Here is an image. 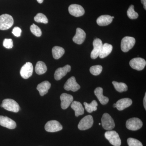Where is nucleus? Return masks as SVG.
I'll use <instances>...</instances> for the list:
<instances>
[{"label": "nucleus", "mask_w": 146, "mask_h": 146, "mask_svg": "<svg viewBox=\"0 0 146 146\" xmlns=\"http://www.w3.org/2000/svg\"><path fill=\"white\" fill-rule=\"evenodd\" d=\"M33 66L30 62H27L22 67L20 74L23 78L28 79L33 74Z\"/></svg>", "instance_id": "12"}, {"label": "nucleus", "mask_w": 146, "mask_h": 146, "mask_svg": "<svg viewBox=\"0 0 146 146\" xmlns=\"http://www.w3.org/2000/svg\"><path fill=\"white\" fill-rule=\"evenodd\" d=\"M146 65V60L144 58L140 57L133 58L129 62V65L131 67L138 71H141L143 70Z\"/></svg>", "instance_id": "8"}, {"label": "nucleus", "mask_w": 146, "mask_h": 146, "mask_svg": "<svg viewBox=\"0 0 146 146\" xmlns=\"http://www.w3.org/2000/svg\"><path fill=\"white\" fill-rule=\"evenodd\" d=\"M14 21L13 17L7 14L0 16V30H6L13 26Z\"/></svg>", "instance_id": "2"}, {"label": "nucleus", "mask_w": 146, "mask_h": 146, "mask_svg": "<svg viewBox=\"0 0 146 146\" xmlns=\"http://www.w3.org/2000/svg\"><path fill=\"white\" fill-rule=\"evenodd\" d=\"M34 20L36 23L44 24H47L48 23V19L46 16L42 13H37L34 17Z\"/></svg>", "instance_id": "28"}, {"label": "nucleus", "mask_w": 146, "mask_h": 146, "mask_svg": "<svg viewBox=\"0 0 146 146\" xmlns=\"http://www.w3.org/2000/svg\"><path fill=\"white\" fill-rule=\"evenodd\" d=\"M143 125V122L138 118H132L129 119L126 123V126L128 129L136 131L140 129Z\"/></svg>", "instance_id": "6"}, {"label": "nucleus", "mask_w": 146, "mask_h": 146, "mask_svg": "<svg viewBox=\"0 0 146 146\" xmlns=\"http://www.w3.org/2000/svg\"><path fill=\"white\" fill-rule=\"evenodd\" d=\"M141 3L143 5L144 8L146 10V0H141Z\"/></svg>", "instance_id": "35"}, {"label": "nucleus", "mask_w": 146, "mask_h": 146, "mask_svg": "<svg viewBox=\"0 0 146 146\" xmlns=\"http://www.w3.org/2000/svg\"><path fill=\"white\" fill-rule=\"evenodd\" d=\"M128 17L131 19H137L138 17V14L134 11V6L131 5L127 11Z\"/></svg>", "instance_id": "29"}, {"label": "nucleus", "mask_w": 146, "mask_h": 146, "mask_svg": "<svg viewBox=\"0 0 146 146\" xmlns=\"http://www.w3.org/2000/svg\"><path fill=\"white\" fill-rule=\"evenodd\" d=\"M105 137L110 143L114 146H120L121 140L118 133L115 131L110 130L105 133Z\"/></svg>", "instance_id": "3"}, {"label": "nucleus", "mask_w": 146, "mask_h": 146, "mask_svg": "<svg viewBox=\"0 0 146 146\" xmlns=\"http://www.w3.org/2000/svg\"><path fill=\"white\" fill-rule=\"evenodd\" d=\"M69 13L72 16L78 17L83 16L85 11L82 6L77 4H72L68 8Z\"/></svg>", "instance_id": "13"}, {"label": "nucleus", "mask_w": 146, "mask_h": 146, "mask_svg": "<svg viewBox=\"0 0 146 146\" xmlns=\"http://www.w3.org/2000/svg\"><path fill=\"white\" fill-rule=\"evenodd\" d=\"M45 130L50 132H57L62 130L63 126L59 122L56 120L49 121L45 126Z\"/></svg>", "instance_id": "9"}, {"label": "nucleus", "mask_w": 146, "mask_h": 146, "mask_svg": "<svg viewBox=\"0 0 146 146\" xmlns=\"http://www.w3.org/2000/svg\"><path fill=\"white\" fill-rule=\"evenodd\" d=\"M113 107H114V108H116V104H113Z\"/></svg>", "instance_id": "38"}, {"label": "nucleus", "mask_w": 146, "mask_h": 146, "mask_svg": "<svg viewBox=\"0 0 146 146\" xmlns=\"http://www.w3.org/2000/svg\"><path fill=\"white\" fill-rule=\"evenodd\" d=\"M103 91V89L102 87H98L94 91V94L102 104L106 105L109 102V99L104 96Z\"/></svg>", "instance_id": "19"}, {"label": "nucleus", "mask_w": 146, "mask_h": 146, "mask_svg": "<svg viewBox=\"0 0 146 146\" xmlns=\"http://www.w3.org/2000/svg\"><path fill=\"white\" fill-rule=\"evenodd\" d=\"M22 30L20 28L18 27H15L12 30V33L13 35L17 37L21 36Z\"/></svg>", "instance_id": "34"}, {"label": "nucleus", "mask_w": 146, "mask_h": 146, "mask_svg": "<svg viewBox=\"0 0 146 146\" xmlns=\"http://www.w3.org/2000/svg\"><path fill=\"white\" fill-rule=\"evenodd\" d=\"M112 48L113 47L112 45L109 44L105 43L104 44H103L99 56L100 58H104L109 55L112 51Z\"/></svg>", "instance_id": "23"}, {"label": "nucleus", "mask_w": 146, "mask_h": 146, "mask_svg": "<svg viewBox=\"0 0 146 146\" xmlns=\"http://www.w3.org/2000/svg\"><path fill=\"white\" fill-rule=\"evenodd\" d=\"M30 30L32 33L35 36L39 37L42 35V32L41 29L35 24H33L30 27Z\"/></svg>", "instance_id": "31"}, {"label": "nucleus", "mask_w": 146, "mask_h": 146, "mask_svg": "<svg viewBox=\"0 0 146 146\" xmlns=\"http://www.w3.org/2000/svg\"><path fill=\"white\" fill-rule=\"evenodd\" d=\"M60 100H61V108L65 110L68 108L70 105L72 103L74 98L72 95L64 93L61 94L60 96Z\"/></svg>", "instance_id": "15"}, {"label": "nucleus", "mask_w": 146, "mask_h": 146, "mask_svg": "<svg viewBox=\"0 0 146 146\" xmlns=\"http://www.w3.org/2000/svg\"><path fill=\"white\" fill-rule=\"evenodd\" d=\"M146 93L145 94V97L144 98L143 100V104L144 108H145V109L146 110Z\"/></svg>", "instance_id": "36"}, {"label": "nucleus", "mask_w": 146, "mask_h": 146, "mask_svg": "<svg viewBox=\"0 0 146 146\" xmlns=\"http://www.w3.org/2000/svg\"><path fill=\"white\" fill-rule=\"evenodd\" d=\"M65 50L60 46L54 47L52 49L53 57L55 59H58L63 56L65 53Z\"/></svg>", "instance_id": "24"}, {"label": "nucleus", "mask_w": 146, "mask_h": 146, "mask_svg": "<svg viewBox=\"0 0 146 146\" xmlns=\"http://www.w3.org/2000/svg\"><path fill=\"white\" fill-rule=\"evenodd\" d=\"M1 107L4 109L14 112H18L20 110V106L17 102L11 99H6L3 101L1 105Z\"/></svg>", "instance_id": "1"}, {"label": "nucleus", "mask_w": 146, "mask_h": 146, "mask_svg": "<svg viewBox=\"0 0 146 146\" xmlns=\"http://www.w3.org/2000/svg\"><path fill=\"white\" fill-rule=\"evenodd\" d=\"M136 43L135 38L131 36H126L123 38L121 42V49L126 52L133 48Z\"/></svg>", "instance_id": "4"}, {"label": "nucleus", "mask_w": 146, "mask_h": 146, "mask_svg": "<svg viewBox=\"0 0 146 146\" xmlns=\"http://www.w3.org/2000/svg\"><path fill=\"white\" fill-rule=\"evenodd\" d=\"M112 84L114 85L115 89L120 93L125 92L127 91L128 87L125 83L123 82H117L113 81Z\"/></svg>", "instance_id": "26"}, {"label": "nucleus", "mask_w": 146, "mask_h": 146, "mask_svg": "<svg viewBox=\"0 0 146 146\" xmlns=\"http://www.w3.org/2000/svg\"><path fill=\"white\" fill-rule=\"evenodd\" d=\"M101 121L102 126L106 130H111L115 127V123L114 120L108 113L104 114Z\"/></svg>", "instance_id": "5"}, {"label": "nucleus", "mask_w": 146, "mask_h": 146, "mask_svg": "<svg viewBox=\"0 0 146 146\" xmlns=\"http://www.w3.org/2000/svg\"><path fill=\"white\" fill-rule=\"evenodd\" d=\"M3 45L6 48H11L13 46V40L11 39H5L4 40Z\"/></svg>", "instance_id": "33"}, {"label": "nucleus", "mask_w": 146, "mask_h": 146, "mask_svg": "<svg viewBox=\"0 0 146 146\" xmlns=\"http://www.w3.org/2000/svg\"><path fill=\"white\" fill-rule=\"evenodd\" d=\"M71 107L75 111L76 117L83 115L84 113V108L81 103L77 101H74L72 102Z\"/></svg>", "instance_id": "22"}, {"label": "nucleus", "mask_w": 146, "mask_h": 146, "mask_svg": "<svg viewBox=\"0 0 146 146\" xmlns=\"http://www.w3.org/2000/svg\"><path fill=\"white\" fill-rule=\"evenodd\" d=\"M84 105L85 106V108L86 111L89 113H91L93 111H96L97 110L98 104L96 100H93L89 104L85 102L84 103Z\"/></svg>", "instance_id": "27"}, {"label": "nucleus", "mask_w": 146, "mask_h": 146, "mask_svg": "<svg viewBox=\"0 0 146 146\" xmlns=\"http://www.w3.org/2000/svg\"><path fill=\"white\" fill-rule=\"evenodd\" d=\"M47 70L46 65L42 61H38L35 66V71L37 74L42 75L45 74Z\"/></svg>", "instance_id": "25"}, {"label": "nucleus", "mask_w": 146, "mask_h": 146, "mask_svg": "<svg viewBox=\"0 0 146 146\" xmlns=\"http://www.w3.org/2000/svg\"><path fill=\"white\" fill-rule=\"evenodd\" d=\"M127 142L129 146H143V144L140 141L133 138H129Z\"/></svg>", "instance_id": "32"}, {"label": "nucleus", "mask_w": 146, "mask_h": 146, "mask_svg": "<svg viewBox=\"0 0 146 146\" xmlns=\"http://www.w3.org/2000/svg\"><path fill=\"white\" fill-rule=\"evenodd\" d=\"M36 1L39 3H42L44 1V0H36Z\"/></svg>", "instance_id": "37"}, {"label": "nucleus", "mask_w": 146, "mask_h": 146, "mask_svg": "<svg viewBox=\"0 0 146 146\" xmlns=\"http://www.w3.org/2000/svg\"><path fill=\"white\" fill-rule=\"evenodd\" d=\"M64 89L66 91H72L76 92L80 89V86L76 81L75 78L71 77L68 79L64 86Z\"/></svg>", "instance_id": "10"}, {"label": "nucleus", "mask_w": 146, "mask_h": 146, "mask_svg": "<svg viewBox=\"0 0 146 146\" xmlns=\"http://www.w3.org/2000/svg\"><path fill=\"white\" fill-rule=\"evenodd\" d=\"M132 104V100L129 98H125L119 100L116 103V108L121 111L130 106Z\"/></svg>", "instance_id": "18"}, {"label": "nucleus", "mask_w": 146, "mask_h": 146, "mask_svg": "<svg viewBox=\"0 0 146 146\" xmlns=\"http://www.w3.org/2000/svg\"><path fill=\"white\" fill-rule=\"evenodd\" d=\"M113 19L110 15H102L97 19V23L100 26H106L112 23Z\"/></svg>", "instance_id": "21"}, {"label": "nucleus", "mask_w": 146, "mask_h": 146, "mask_svg": "<svg viewBox=\"0 0 146 146\" xmlns=\"http://www.w3.org/2000/svg\"><path fill=\"white\" fill-rule=\"evenodd\" d=\"M94 124V119L91 115H89L82 118L78 125L79 129L80 130H85L91 127Z\"/></svg>", "instance_id": "7"}, {"label": "nucleus", "mask_w": 146, "mask_h": 146, "mask_svg": "<svg viewBox=\"0 0 146 146\" xmlns=\"http://www.w3.org/2000/svg\"><path fill=\"white\" fill-rule=\"evenodd\" d=\"M102 46V42L100 39L96 38L94 39L93 42L94 49L92 51L91 54V57L92 59H96L98 57Z\"/></svg>", "instance_id": "11"}, {"label": "nucleus", "mask_w": 146, "mask_h": 146, "mask_svg": "<svg viewBox=\"0 0 146 146\" xmlns=\"http://www.w3.org/2000/svg\"><path fill=\"white\" fill-rule=\"evenodd\" d=\"M99 125H101L100 123H99Z\"/></svg>", "instance_id": "40"}, {"label": "nucleus", "mask_w": 146, "mask_h": 146, "mask_svg": "<svg viewBox=\"0 0 146 146\" xmlns=\"http://www.w3.org/2000/svg\"><path fill=\"white\" fill-rule=\"evenodd\" d=\"M0 125L9 129H14L16 127V123L13 120L3 116H0Z\"/></svg>", "instance_id": "16"}, {"label": "nucleus", "mask_w": 146, "mask_h": 146, "mask_svg": "<svg viewBox=\"0 0 146 146\" xmlns=\"http://www.w3.org/2000/svg\"><path fill=\"white\" fill-rule=\"evenodd\" d=\"M112 19H113V18H115V17H114V16H112Z\"/></svg>", "instance_id": "39"}, {"label": "nucleus", "mask_w": 146, "mask_h": 146, "mask_svg": "<svg viewBox=\"0 0 146 146\" xmlns=\"http://www.w3.org/2000/svg\"><path fill=\"white\" fill-rule=\"evenodd\" d=\"M71 67L70 65H67L63 68H58L55 72L54 77L56 80H60L63 77L66 75L67 73L70 72Z\"/></svg>", "instance_id": "14"}, {"label": "nucleus", "mask_w": 146, "mask_h": 146, "mask_svg": "<svg viewBox=\"0 0 146 146\" xmlns=\"http://www.w3.org/2000/svg\"><path fill=\"white\" fill-rule=\"evenodd\" d=\"M102 67L100 65H94L92 66L90 69V72L94 76L100 75L102 71Z\"/></svg>", "instance_id": "30"}, {"label": "nucleus", "mask_w": 146, "mask_h": 146, "mask_svg": "<svg viewBox=\"0 0 146 146\" xmlns=\"http://www.w3.org/2000/svg\"><path fill=\"white\" fill-rule=\"evenodd\" d=\"M51 87V84L48 81H44L37 85L36 89L39 91L40 96H43L48 93Z\"/></svg>", "instance_id": "20"}, {"label": "nucleus", "mask_w": 146, "mask_h": 146, "mask_svg": "<svg viewBox=\"0 0 146 146\" xmlns=\"http://www.w3.org/2000/svg\"><path fill=\"white\" fill-rule=\"evenodd\" d=\"M86 36V33L84 31L80 28H78L75 35L73 38V42L78 44H81L84 42Z\"/></svg>", "instance_id": "17"}]
</instances>
